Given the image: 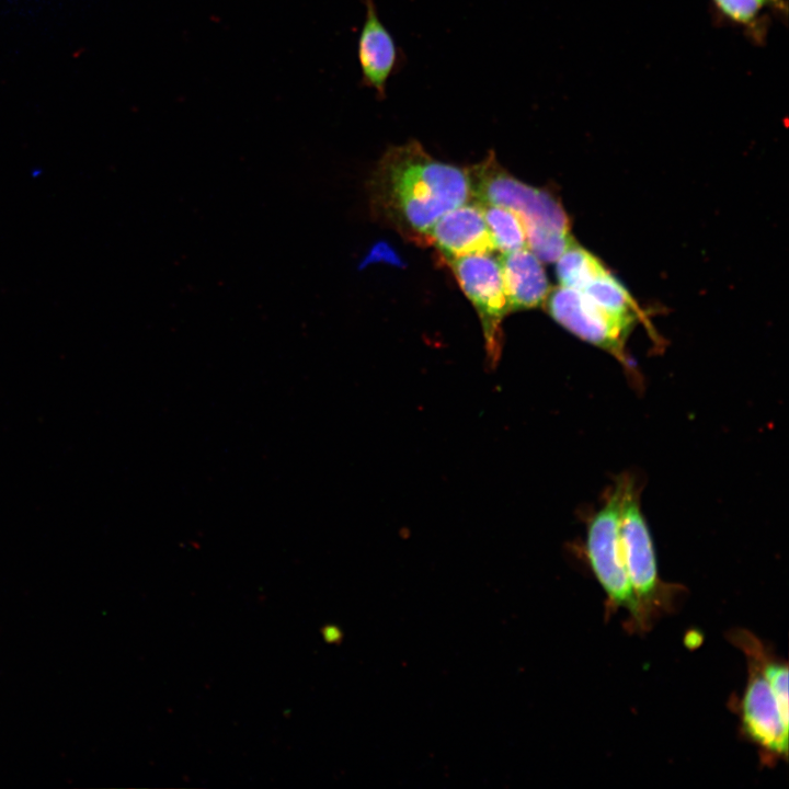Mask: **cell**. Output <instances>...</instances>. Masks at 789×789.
<instances>
[{
    "label": "cell",
    "mask_w": 789,
    "mask_h": 789,
    "mask_svg": "<svg viewBox=\"0 0 789 789\" xmlns=\"http://www.w3.org/2000/svg\"><path fill=\"white\" fill-rule=\"evenodd\" d=\"M375 217L418 244L448 210L470 199L467 170L432 157L418 140L389 147L368 182Z\"/></svg>",
    "instance_id": "6da1fadb"
},
{
    "label": "cell",
    "mask_w": 789,
    "mask_h": 789,
    "mask_svg": "<svg viewBox=\"0 0 789 789\" xmlns=\"http://www.w3.org/2000/svg\"><path fill=\"white\" fill-rule=\"evenodd\" d=\"M628 478L616 481L604 504L590 517L586 528V557L592 572L615 608H624L634 624L645 628L630 583L620 539L621 508Z\"/></svg>",
    "instance_id": "7a4b0ae2"
},
{
    "label": "cell",
    "mask_w": 789,
    "mask_h": 789,
    "mask_svg": "<svg viewBox=\"0 0 789 789\" xmlns=\"http://www.w3.org/2000/svg\"><path fill=\"white\" fill-rule=\"evenodd\" d=\"M466 170L470 199L514 211L522 219L524 228L570 232V220L561 203L551 193L525 184L510 174L499 164L493 151Z\"/></svg>",
    "instance_id": "3957f363"
},
{
    "label": "cell",
    "mask_w": 789,
    "mask_h": 789,
    "mask_svg": "<svg viewBox=\"0 0 789 789\" xmlns=\"http://www.w3.org/2000/svg\"><path fill=\"white\" fill-rule=\"evenodd\" d=\"M481 320L491 362L499 358L502 321L511 311L504 290L500 261L491 252L444 259Z\"/></svg>",
    "instance_id": "277c9868"
},
{
    "label": "cell",
    "mask_w": 789,
    "mask_h": 789,
    "mask_svg": "<svg viewBox=\"0 0 789 789\" xmlns=\"http://www.w3.org/2000/svg\"><path fill=\"white\" fill-rule=\"evenodd\" d=\"M620 539L627 573L648 622L652 610L661 605L665 587L659 578L653 539L631 479L622 502Z\"/></svg>",
    "instance_id": "5b68a950"
},
{
    "label": "cell",
    "mask_w": 789,
    "mask_h": 789,
    "mask_svg": "<svg viewBox=\"0 0 789 789\" xmlns=\"http://www.w3.org/2000/svg\"><path fill=\"white\" fill-rule=\"evenodd\" d=\"M546 301L550 316L564 329L625 362L624 346L634 319L614 315L582 291L563 286L550 290Z\"/></svg>",
    "instance_id": "8992f818"
},
{
    "label": "cell",
    "mask_w": 789,
    "mask_h": 789,
    "mask_svg": "<svg viewBox=\"0 0 789 789\" xmlns=\"http://www.w3.org/2000/svg\"><path fill=\"white\" fill-rule=\"evenodd\" d=\"M750 660V673L740 704L742 730L765 753L778 757L788 754V723L758 664Z\"/></svg>",
    "instance_id": "52a82bcc"
},
{
    "label": "cell",
    "mask_w": 789,
    "mask_h": 789,
    "mask_svg": "<svg viewBox=\"0 0 789 789\" xmlns=\"http://www.w3.org/2000/svg\"><path fill=\"white\" fill-rule=\"evenodd\" d=\"M424 245H434L444 259L495 250L482 207L468 202L442 215L424 237Z\"/></svg>",
    "instance_id": "ba28073f"
},
{
    "label": "cell",
    "mask_w": 789,
    "mask_h": 789,
    "mask_svg": "<svg viewBox=\"0 0 789 789\" xmlns=\"http://www.w3.org/2000/svg\"><path fill=\"white\" fill-rule=\"evenodd\" d=\"M365 20L359 33L357 56L362 84L375 91L377 99L387 96L389 78L402 66V53L381 22L375 0H363Z\"/></svg>",
    "instance_id": "9c48e42d"
},
{
    "label": "cell",
    "mask_w": 789,
    "mask_h": 789,
    "mask_svg": "<svg viewBox=\"0 0 789 789\" xmlns=\"http://www.w3.org/2000/svg\"><path fill=\"white\" fill-rule=\"evenodd\" d=\"M510 310L541 306L550 285L541 261L526 247L499 258Z\"/></svg>",
    "instance_id": "30bf717a"
},
{
    "label": "cell",
    "mask_w": 789,
    "mask_h": 789,
    "mask_svg": "<svg viewBox=\"0 0 789 789\" xmlns=\"http://www.w3.org/2000/svg\"><path fill=\"white\" fill-rule=\"evenodd\" d=\"M732 640L742 649L748 659L754 660L767 679L779 707L784 720L789 721L788 706V666L775 658H770L757 639L746 631L734 632Z\"/></svg>",
    "instance_id": "8fae6325"
},
{
    "label": "cell",
    "mask_w": 789,
    "mask_h": 789,
    "mask_svg": "<svg viewBox=\"0 0 789 789\" xmlns=\"http://www.w3.org/2000/svg\"><path fill=\"white\" fill-rule=\"evenodd\" d=\"M556 271L561 286L581 290L607 268L594 254L573 241L557 260Z\"/></svg>",
    "instance_id": "7c38bea8"
},
{
    "label": "cell",
    "mask_w": 789,
    "mask_h": 789,
    "mask_svg": "<svg viewBox=\"0 0 789 789\" xmlns=\"http://www.w3.org/2000/svg\"><path fill=\"white\" fill-rule=\"evenodd\" d=\"M480 205L495 249L505 253L527 247L525 228L517 214L502 206Z\"/></svg>",
    "instance_id": "4fadbf2b"
},
{
    "label": "cell",
    "mask_w": 789,
    "mask_h": 789,
    "mask_svg": "<svg viewBox=\"0 0 789 789\" xmlns=\"http://www.w3.org/2000/svg\"><path fill=\"white\" fill-rule=\"evenodd\" d=\"M597 306L625 318H637V306L628 290L609 271L590 282L581 289Z\"/></svg>",
    "instance_id": "5bb4252c"
},
{
    "label": "cell",
    "mask_w": 789,
    "mask_h": 789,
    "mask_svg": "<svg viewBox=\"0 0 789 789\" xmlns=\"http://www.w3.org/2000/svg\"><path fill=\"white\" fill-rule=\"evenodd\" d=\"M527 248L546 263L557 261L574 241L570 232L529 227L525 228Z\"/></svg>",
    "instance_id": "9a60e30c"
},
{
    "label": "cell",
    "mask_w": 789,
    "mask_h": 789,
    "mask_svg": "<svg viewBox=\"0 0 789 789\" xmlns=\"http://www.w3.org/2000/svg\"><path fill=\"white\" fill-rule=\"evenodd\" d=\"M380 258L392 263H400V260L397 258V255H395V253L389 249L387 244H378L377 247H375L363 263L366 264L367 262L376 261Z\"/></svg>",
    "instance_id": "2e32d148"
}]
</instances>
